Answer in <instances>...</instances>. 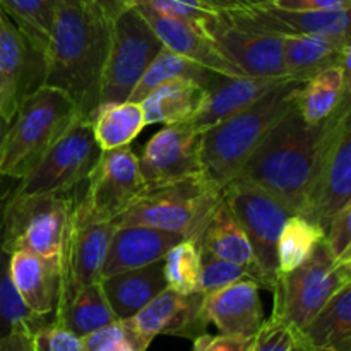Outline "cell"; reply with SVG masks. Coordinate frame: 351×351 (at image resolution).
I'll use <instances>...</instances> for the list:
<instances>
[{
	"mask_svg": "<svg viewBox=\"0 0 351 351\" xmlns=\"http://www.w3.org/2000/svg\"><path fill=\"white\" fill-rule=\"evenodd\" d=\"M51 2L53 24L45 55L43 84L67 93L81 117L91 120L99 106L112 21L89 0Z\"/></svg>",
	"mask_w": 351,
	"mask_h": 351,
	"instance_id": "obj_1",
	"label": "cell"
},
{
	"mask_svg": "<svg viewBox=\"0 0 351 351\" xmlns=\"http://www.w3.org/2000/svg\"><path fill=\"white\" fill-rule=\"evenodd\" d=\"M324 134V123H307L295 105L261 141L239 177L266 191L293 215H305Z\"/></svg>",
	"mask_w": 351,
	"mask_h": 351,
	"instance_id": "obj_2",
	"label": "cell"
},
{
	"mask_svg": "<svg viewBox=\"0 0 351 351\" xmlns=\"http://www.w3.org/2000/svg\"><path fill=\"white\" fill-rule=\"evenodd\" d=\"M302 81L288 79L201 134L202 173L218 187L237 178L266 134L297 105Z\"/></svg>",
	"mask_w": 351,
	"mask_h": 351,
	"instance_id": "obj_3",
	"label": "cell"
},
{
	"mask_svg": "<svg viewBox=\"0 0 351 351\" xmlns=\"http://www.w3.org/2000/svg\"><path fill=\"white\" fill-rule=\"evenodd\" d=\"M79 117L77 105L62 89L41 84L29 93L3 134L0 175L12 180L26 177Z\"/></svg>",
	"mask_w": 351,
	"mask_h": 351,
	"instance_id": "obj_4",
	"label": "cell"
},
{
	"mask_svg": "<svg viewBox=\"0 0 351 351\" xmlns=\"http://www.w3.org/2000/svg\"><path fill=\"white\" fill-rule=\"evenodd\" d=\"M221 201L223 189L201 171L171 184L146 189L113 223L117 226H151L199 242Z\"/></svg>",
	"mask_w": 351,
	"mask_h": 351,
	"instance_id": "obj_5",
	"label": "cell"
},
{
	"mask_svg": "<svg viewBox=\"0 0 351 351\" xmlns=\"http://www.w3.org/2000/svg\"><path fill=\"white\" fill-rule=\"evenodd\" d=\"M79 195L74 191L24 195L10 192L0 215V245L29 250L60 267L62 249Z\"/></svg>",
	"mask_w": 351,
	"mask_h": 351,
	"instance_id": "obj_6",
	"label": "cell"
},
{
	"mask_svg": "<svg viewBox=\"0 0 351 351\" xmlns=\"http://www.w3.org/2000/svg\"><path fill=\"white\" fill-rule=\"evenodd\" d=\"M348 281L345 263L336 259L324 239L302 266L278 278L271 290L274 297L271 317L302 331Z\"/></svg>",
	"mask_w": 351,
	"mask_h": 351,
	"instance_id": "obj_7",
	"label": "cell"
},
{
	"mask_svg": "<svg viewBox=\"0 0 351 351\" xmlns=\"http://www.w3.org/2000/svg\"><path fill=\"white\" fill-rule=\"evenodd\" d=\"M223 201L245 232L252 245L257 271L266 283V290L271 291L280 276L278 240L285 223L293 213L266 191L242 177L233 178L223 187Z\"/></svg>",
	"mask_w": 351,
	"mask_h": 351,
	"instance_id": "obj_8",
	"label": "cell"
},
{
	"mask_svg": "<svg viewBox=\"0 0 351 351\" xmlns=\"http://www.w3.org/2000/svg\"><path fill=\"white\" fill-rule=\"evenodd\" d=\"M161 48L163 43L137 7H130L113 19L99 105L127 101Z\"/></svg>",
	"mask_w": 351,
	"mask_h": 351,
	"instance_id": "obj_9",
	"label": "cell"
},
{
	"mask_svg": "<svg viewBox=\"0 0 351 351\" xmlns=\"http://www.w3.org/2000/svg\"><path fill=\"white\" fill-rule=\"evenodd\" d=\"M101 153L93 134L91 120L79 117L47 151L40 163L26 177L17 180L19 184L14 192L36 195L74 191L88 180Z\"/></svg>",
	"mask_w": 351,
	"mask_h": 351,
	"instance_id": "obj_10",
	"label": "cell"
},
{
	"mask_svg": "<svg viewBox=\"0 0 351 351\" xmlns=\"http://www.w3.org/2000/svg\"><path fill=\"white\" fill-rule=\"evenodd\" d=\"M79 197V208L93 221H115L146 192L139 156L129 146L103 151Z\"/></svg>",
	"mask_w": 351,
	"mask_h": 351,
	"instance_id": "obj_11",
	"label": "cell"
},
{
	"mask_svg": "<svg viewBox=\"0 0 351 351\" xmlns=\"http://www.w3.org/2000/svg\"><path fill=\"white\" fill-rule=\"evenodd\" d=\"M324 125L321 158L304 216L328 230L331 219L351 201V113Z\"/></svg>",
	"mask_w": 351,
	"mask_h": 351,
	"instance_id": "obj_12",
	"label": "cell"
},
{
	"mask_svg": "<svg viewBox=\"0 0 351 351\" xmlns=\"http://www.w3.org/2000/svg\"><path fill=\"white\" fill-rule=\"evenodd\" d=\"M219 53L250 77H288L283 64V36L215 12L201 23ZM291 79V77H290Z\"/></svg>",
	"mask_w": 351,
	"mask_h": 351,
	"instance_id": "obj_13",
	"label": "cell"
},
{
	"mask_svg": "<svg viewBox=\"0 0 351 351\" xmlns=\"http://www.w3.org/2000/svg\"><path fill=\"white\" fill-rule=\"evenodd\" d=\"M115 228L113 221L89 219L79 204H75L62 249V288L58 304L71 298L81 288L101 281L103 264Z\"/></svg>",
	"mask_w": 351,
	"mask_h": 351,
	"instance_id": "obj_14",
	"label": "cell"
},
{
	"mask_svg": "<svg viewBox=\"0 0 351 351\" xmlns=\"http://www.w3.org/2000/svg\"><path fill=\"white\" fill-rule=\"evenodd\" d=\"M43 81V53L0 9V119L10 123L23 99Z\"/></svg>",
	"mask_w": 351,
	"mask_h": 351,
	"instance_id": "obj_15",
	"label": "cell"
},
{
	"mask_svg": "<svg viewBox=\"0 0 351 351\" xmlns=\"http://www.w3.org/2000/svg\"><path fill=\"white\" fill-rule=\"evenodd\" d=\"M139 167L147 189L201 173V132L187 120L165 125L146 143Z\"/></svg>",
	"mask_w": 351,
	"mask_h": 351,
	"instance_id": "obj_16",
	"label": "cell"
},
{
	"mask_svg": "<svg viewBox=\"0 0 351 351\" xmlns=\"http://www.w3.org/2000/svg\"><path fill=\"white\" fill-rule=\"evenodd\" d=\"M202 305L204 293L201 291L180 293L171 288H165L146 307L125 321L149 339L161 335L194 341L204 335L209 326L202 312Z\"/></svg>",
	"mask_w": 351,
	"mask_h": 351,
	"instance_id": "obj_17",
	"label": "cell"
},
{
	"mask_svg": "<svg viewBox=\"0 0 351 351\" xmlns=\"http://www.w3.org/2000/svg\"><path fill=\"white\" fill-rule=\"evenodd\" d=\"M239 23L256 29L281 34H324L351 38V7L338 10H283L266 3L240 12H225Z\"/></svg>",
	"mask_w": 351,
	"mask_h": 351,
	"instance_id": "obj_18",
	"label": "cell"
},
{
	"mask_svg": "<svg viewBox=\"0 0 351 351\" xmlns=\"http://www.w3.org/2000/svg\"><path fill=\"white\" fill-rule=\"evenodd\" d=\"M259 290L256 281L242 280L204 293L202 312L208 324H215L219 335L256 338L266 321Z\"/></svg>",
	"mask_w": 351,
	"mask_h": 351,
	"instance_id": "obj_19",
	"label": "cell"
},
{
	"mask_svg": "<svg viewBox=\"0 0 351 351\" xmlns=\"http://www.w3.org/2000/svg\"><path fill=\"white\" fill-rule=\"evenodd\" d=\"M137 9L153 27L165 48L195 62V64L204 65L221 75H230V77L245 75L237 65H233L219 53L215 43L204 33L201 24L180 19V17L165 16L153 9H147V7H137Z\"/></svg>",
	"mask_w": 351,
	"mask_h": 351,
	"instance_id": "obj_20",
	"label": "cell"
},
{
	"mask_svg": "<svg viewBox=\"0 0 351 351\" xmlns=\"http://www.w3.org/2000/svg\"><path fill=\"white\" fill-rule=\"evenodd\" d=\"M288 79L290 77H250V75L230 77V75L218 74L204 89L201 105L187 122L202 134L239 110L249 106L250 103Z\"/></svg>",
	"mask_w": 351,
	"mask_h": 351,
	"instance_id": "obj_21",
	"label": "cell"
},
{
	"mask_svg": "<svg viewBox=\"0 0 351 351\" xmlns=\"http://www.w3.org/2000/svg\"><path fill=\"white\" fill-rule=\"evenodd\" d=\"M184 239L178 233L144 225L117 226L103 264L101 280L163 261L168 250Z\"/></svg>",
	"mask_w": 351,
	"mask_h": 351,
	"instance_id": "obj_22",
	"label": "cell"
},
{
	"mask_svg": "<svg viewBox=\"0 0 351 351\" xmlns=\"http://www.w3.org/2000/svg\"><path fill=\"white\" fill-rule=\"evenodd\" d=\"M9 271L29 311L41 317H53L60 300V267L29 250H17L10 254Z\"/></svg>",
	"mask_w": 351,
	"mask_h": 351,
	"instance_id": "obj_23",
	"label": "cell"
},
{
	"mask_svg": "<svg viewBox=\"0 0 351 351\" xmlns=\"http://www.w3.org/2000/svg\"><path fill=\"white\" fill-rule=\"evenodd\" d=\"M101 287L113 314L119 321H125L168 288L163 261L103 278Z\"/></svg>",
	"mask_w": 351,
	"mask_h": 351,
	"instance_id": "obj_24",
	"label": "cell"
},
{
	"mask_svg": "<svg viewBox=\"0 0 351 351\" xmlns=\"http://www.w3.org/2000/svg\"><path fill=\"white\" fill-rule=\"evenodd\" d=\"M199 245L215 257L239 264V266L249 267L259 278L261 287L266 290V283H264L263 276H261L256 267L252 245H250L245 232H243V228L237 221L235 215L226 206L225 201H221V204L216 208L215 215L209 219L208 226H206L201 239H199Z\"/></svg>",
	"mask_w": 351,
	"mask_h": 351,
	"instance_id": "obj_25",
	"label": "cell"
},
{
	"mask_svg": "<svg viewBox=\"0 0 351 351\" xmlns=\"http://www.w3.org/2000/svg\"><path fill=\"white\" fill-rule=\"evenodd\" d=\"M343 38L324 36V34H287L283 36V64L287 75L305 82L315 72L339 65Z\"/></svg>",
	"mask_w": 351,
	"mask_h": 351,
	"instance_id": "obj_26",
	"label": "cell"
},
{
	"mask_svg": "<svg viewBox=\"0 0 351 351\" xmlns=\"http://www.w3.org/2000/svg\"><path fill=\"white\" fill-rule=\"evenodd\" d=\"M302 335L315 351H351V281L332 295Z\"/></svg>",
	"mask_w": 351,
	"mask_h": 351,
	"instance_id": "obj_27",
	"label": "cell"
},
{
	"mask_svg": "<svg viewBox=\"0 0 351 351\" xmlns=\"http://www.w3.org/2000/svg\"><path fill=\"white\" fill-rule=\"evenodd\" d=\"M204 88L187 79H171L156 86L141 103L146 125L185 122L199 108Z\"/></svg>",
	"mask_w": 351,
	"mask_h": 351,
	"instance_id": "obj_28",
	"label": "cell"
},
{
	"mask_svg": "<svg viewBox=\"0 0 351 351\" xmlns=\"http://www.w3.org/2000/svg\"><path fill=\"white\" fill-rule=\"evenodd\" d=\"M119 321L103 291L101 281L75 291L71 298L60 302L53 314V322L64 326L79 338L91 335L112 322Z\"/></svg>",
	"mask_w": 351,
	"mask_h": 351,
	"instance_id": "obj_29",
	"label": "cell"
},
{
	"mask_svg": "<svg viewBox=\"0 0 351 351\" xmlns=\"http://www.w3.org/2000/svg\"><path fill=\"white\" fill-rule=\"evenodd\" d=\"M93 134L101 151L125 147L146 127L141 103L119 101L99 105L91 119Z\"/></svg>",
	"mask_w": 351,
	"mask_h": 351,
	"instance_id": "obj_30",
	"label": "cell"
},
{
	"mask_svg": "<svg viewBox=\"0 0 351 351\" xmlns=\"http://www.w3.org/2000/svg\"><path fill=\"white\" fill-rule=\"evenodd\" d=\"M346 74L341 65H329L302 82L297 95V108L311 125L324 123L338 106L345 88Z\"/></svg>",
	"mask_w": 351,
	"mask_h": 351,
	"instance_id": "obj_31",
	"label": "cell"
},
{
	"mask_svg": "<svg viewBox=\"0 0 351 351\" xmlns=\"http://www.w3.org/2000/svg\"><path fill=\"white\" fill-rule=\"evenodd\" d=\"M216 75H218V72L211 71L204 65L195 64V62L189 60V58L163 47L160 53L153 58V62L147 65L137 84L134 86L129 101H143L156 86L171 81V79H187V81L197 82L199 86L206 89Z\"/></svg>",
	"mask_w": 351,
	"mask_h": 351,
	"instance_id": "obj_32",
	"label": "cell"
},
{
	"mask_svg": "<svg viewBox=\"0 0 351 351\" xmlns=\"http://www.w3.org/2000/svg\"><path fill=\"white\" fill-rule=\"evenodd\" d=\"M324 239L326 230L319 223L304 215H291L285 223L278 240L280 276L302 266Z\"/></svg>",
	"mask_w": 351,
	"mask_h": 351,
	"instance_id": "obj_33",
	"label": "cell"
},
{
	"mask_svg": "<svg viewBox=\"0 0 351 351\" xmlns=\"http://www.w3.org/2000/svg\"><path fill=\"white\" fill-rule=\"evenodd\" d=\"M0 9L17 26V29L47 55L53 24L51 0H0Z\"/></svg>",
	"mask_w": 351,
	"mask_h": 351,
	"instance_id": "obj_34",
	"label": "cell"
},
{
	"mask_svg": "<svg viewBox=\"0 0 351 351\" xmlns=\"http://www.w3.org/2000/svg\"><path fill=\"white\" fill-rule=\"evenodd\" d=\"M9 259L10 254H7L0 245V339L19 329L33 332L48 321V317H41L31 312L19 297L10 278Z\"/></svg>",
	"mask_w": 351,
	"mask_h": 351,
	"instance_id": "obj_35",
	"label": "cell"
},
{
	"mask_svg": "<svg viewBox=\"0 0 351 351\" xmlns=\"http://www.w3.org/2000/svg\"><path fill=\"white\" fill-rule=\"evenodd\" d=\"M201 245L197 240L184 239L171 247L163 259L165 280L168 288L180 293H194L201 276Z\"/></svg>",
	"mask_w": 351,
	"mask_h": 351,
	"instance_id": "obj_36",
	"label": "cell"
},
{
	"mask_svg": "<svg viewBox=\"0 0 351 351\" xmlns=\"http://www.w3.org/2000/svg\"><path fill=\"white\" fill-rule=\"evenodd\" d=\"M151 343L127 321H115L84 336L82 351H147Z\"/></svg>",
	"mask_w": 351,
	"mask_h": 351,
	"instance_id": "obj_37",
	"label": "cell"
},
{
	"mask_svg": "<svg viewBox=\"0 0 351 351\" xmlns=\"http://www.w3.org/2000/svg\"><path fill=\"white\" fill-rule=\"evenodd\" d=\"M254 351H315L300 329L281 319L269 317L254 338Z\"/></svg>",
	"mask_w": 351,
	"mask_h": 351,
	"instance_id": "obj_38",
	"label": "cell"
},
{
	"mask_svg": "<svg viewBox=\"0 0 351 351\" xmlns=\"http://www.w3.org/2000/svg\"><path fill=\"white\" fill-rule=\"evenodd\" d=\"M201 257L202 266L197 287V291H201V293H209V291L219 290V288L226 287V285H232L235 281L242 280H252L261 287L259 278L249 267L219 259V257H215L213 254L206 252L204 249H201Z\"/></svg>",
	"mask_w": 351,
	"mask_h": 351,
	"instance_id": "obj_39",
	"label": "cell"
},
{
	"mask_svg": "<svg viewBox=\"0 0 351 351\" xmlns=\"http://www.w3.org/2000/svg\"><path fill=\"white\" fill-rule=\"evenodd\" d=\"M31 343L34 351H82V338L58 326L53 319L31 332Z\"/></svg>",
	"mask_w": 351,
	"mask_h": 351,
	"instance_id": "obj_40",
	"label": "cell"
},
{
	"mask_svg": "<svg viewBox=\"0 0 351 351\" xmlns=\"http://www.w3.org/2000/svg\"><path fill=\"white\" fill-rule=\"evenodd\" d=\"M132 7H147L165 16L180 17L201 24L215 14L202 0H132Z\"/></svg>",
	"mask_w": 351,
	"mask_h": 351,
	"instance_id": "obj_41",
	"label": "cell"
},
{
	"mask_svg": "<svg viewBox=\"0 0 351 351\" xmlns=\"http://www.w3.org/2000/svg\"><path fill=\"white\" fill-rule=\"evenodd\" d=\"M326 242L338 261L351 249V201L331 219L326 230Z\"/></svg>",
	"mask_w": 351,
	"mask_h": 351,
	"instance_id": "obj_42",
	"label": "cell"
},
{
	"mask_svg": "<svg viewBox=\"0 0 351 351\" xmlns=\"http://www.w3.org/2000/svg\"><path fill=\"white\" fill-rule=\"evenodd\" d=\"M192 351H254V338L204 332L194 339Z\"/></svg>",
	"mask_w": 351,
	"mask_h": 351,
	"instance_id": "obj_43",
	"label": "cell"
},
{
	"mask_svg": "<svg viewBox=\"0 0 351 351\" xmlns=\"http://www.w3.org/2000/svg\"><path fill=\"white\" fill-rule=\"evenodd\" d=\"M269 3L283 10H338L351 7V0H271Z\"/></svg>",
	"mask_w": 351,
	"mask_h": 351,
	"instance_id": "obj_44",
	"label": "cell"
},
{
	"mask_svg": "<svg viewBox=\"0 0 351 351\" xmlns=\"http://www.w3.org/2000/svg\"><path fill=\"white\" fill-rule=\"evenodd\" d=\"M215 12H240L269 3L271 0H202Z\"/></svg>",
	"mask_w": 351,
	"mask_h": 351,
	"instance_id": "obj_45",
	"label": "cell"
},
{
	"mask_svg": "<svg viewBox=\"0 0 351 351\" xmlns=\"http://www.w3.org/2000/svg\"><path fill=\"white\" fill-rule=\"evenodd\" d=\"M0 351H34L31 343V332L19 329L0 339Z\"/></svg>",
	"mask_w": 351,
	"mask_h": 351,
	"instance_id": "obj_46",
	"label": "cell"
},
{
	"mask_svg": "<svg viewBox=\"0 0 351 351\" xmlns=\"http://www.w3.org/2000/svg\"><path fill=\"white\" fill-rule=\"evenodd\" d=\"M89 2L98 7L108 21L117 19L120 14L132 7V0H89Z\"/></svg>",
	"mask_w": 351,
	"mask_h": 351,
	"instance_id": "obj_47",
	"label": "cell"
},
{
	"mask_svg": "<svg viewBox=\"0 0 351 351\" xmlns=\"http://www.w3.org/2000/svg\"><path fill=\"white\" fill-rule=\"evenodd\" d=\"M348 113H351V74L346 75L345 88H343V93H341V99H339L338 106H336V110L332 112V115L329 117L326 122H338V120H341L343 117H346Z\"/></svg>",
	"mask_w": 351,
	"mask_h": 351,
	"instance_id": "obj_48",
	"label": "cell"
},
{
	"mask_svg": "<svg viewBox=\"0 0 351 351\" xmlns=\"http://www.w3.org/2000/svg\"><path fill=\"white\" fill-rule=\"evenodd\" d=\"M343 69H345V74L350 75L351 74V38L346 41L345 48H343V53H341V62H339Z\"/></svg>",
	"mask_w": 351,
	"mask_h": 351,
	"instance_id": "obj_49",
	"label": "cell"
},
{
	"mask_svg": "<svg viewBox=\"0 0 351 351\" xmlns=\"http://www.w3.org/2000/svg\"><path fill=\"white\" fill-rule=\"evenodd\" d=\"M7 127H9V123L5 122V120L0 119V144H2V139H3V134H5ZM0 178H2V175H0Z\"/></svg>",
	"mask_w": 351,
	"mask_h": 351,
	"instance_id": "obj_50",
	"label": "cell"
},
{
	"mask_svg": "<svg viewBox=\"0 0 351 351\" xmlns=\"http://www.w3.org/2000/svg\"><path fill=\"white\" fill-rule=\"evenodd\" d=\"M345 267H346V273H348L350 280H351V259L350 261H345Z\"/></svg>",
	"mask_w": 351,
	"mask_h": 351,
	"instance_id": "obj_51",
	"label": "cell"
},
{
	"mask_svg": "<svg viewBox=\"0 0 351 351\" xmlns=\"http://www.w3.org/2000/svg\"><path fill=\"white\" fill-rule=\"evenodd\" d=\"M350 259H351V249L345 254V257H343V259H341V263H345V261H350Z\"/></svg>",
	"mask_w": 351,
	"mask_h": 351,
	"instance_id": "obj_52",
	"label": "cell"
}]
</instances>
